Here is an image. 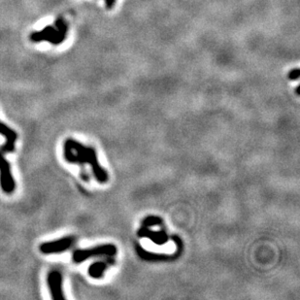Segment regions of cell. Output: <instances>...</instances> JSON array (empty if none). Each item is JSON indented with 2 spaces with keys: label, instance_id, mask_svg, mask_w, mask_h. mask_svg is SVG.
Returning a JSON list of instances; mask_svg holds the SVG:
<instances>
[{
  "label": "cell",
  "instance_id": "obj_4",
  "mask_svg": "<svg viewBox=\"0 0 300 300\" xmlns=\"http://www.w3.org/2000/svg\"><path fill=\"white\" fill-rule=\"evenodd\" d=\"M75 238L73 236H65L54 241H49L42 243L39 250L44 255H56L61 254L69 250L74 244Z\"/></svg>",
  "mask_w": 300,
  "mask_h": 300
},
{
  "label": "cell",
  "instance_id": "obj_10",
  "mask_svg": "<svg viewBox=\"0 0 300 300\" xmlns=\"http://www.w3.org/2000/svg\"><path fill=\"white\" fill-rule=\"evenodd\" d=\"M115 2H116V0H105L106 6H107L108 8H112V7L115 5Z\"/></svg>",
  "mask_w": 300,
  "mask_h": 300
},
{
  "label": "cell",
  "instance_id": "obj_5",
  "mask_svg": "<svg viewBox=\"0 0 300 300\" xmlns=\"http://www.w3.org/2000/svg\"><path fill=\"white\" fill-rule=\"evenodd\" d=\"M115 252V248L111 245L97 246L92 249H85V250H76L73 253L72 259L76 263H80L85 261L86 259L112 255Z\"/></svg>",
  "mask_w": 300,
  "mask_h": 300
},
{
  "label": "cell",
  "instance_id": "obj_3",
  "mask_svg": "<svg viewBox=\"0 0 300 300\" xmlns=\"http://www.w3.org/2000/svg\"><path fill=\"white\" fill-rule=\"evenodd\" d=\"M0 188L6 194H12L16 190V182L11 172V166L2 153H0Z\"/></svg>",
  "mask_w": 300,
  "mask_h": 300
},
{
  "label": "cell",
  "instance_id": "obj_9",
  "mask_svg": "<svg viewBox=\"0 0 300 300\" xmlns=\"http://www.w3.org/2000/svg\"><path fill=\"white\" fill-rule=\"evenodd\" d=\"M288 77H289L290 80H297L299 78V69H292L289 72V76Z\"/></svg>",
  "mask_w": 300,
  "mask_h": 300
},
{
  "label": "cell",
  "instance_id": "obj_6",
  "mask_svg": "<svg viewBox=\"0 0 300 300\" xmlns=\"http://www.w3.org/2000/svg\"><path fill=\"white\" fill-rule=\"evenodd\" d=\"M47 284L53 299H65L62 290V275L59 271L52 270L49 273L47 277Z\"/></svg>",
  "mask_w": 300,
  "mask_h": 300
},
{
  "label": "cell",
  "instance_id": "obj_2",
  "mask_svg": "<svg viewBox=\"0 0 300 300\" xmlns=\"http://www.w3.org/2000/svg\"><path fill=\"white\" fill-rule=\"evenodd\" d=\"M68 33V25L61 17L57 18L55 26H47L39 31L30 34V40L33 42L47 41L52 45L58 46L65 40Z\"/></svg>",
  "mask_w": 300,
  "mask_h": 300
},
{
  "label": "cell",
  "instance_id": "obj_1",
  "mask_svg": "<svg viewBox=\"0 0 300 300\" xmlns=\"http://www.w3.org/2000/svg\"><path fill=\"white\" fill-rule=\"evenodd\" d=\"M63 156L65 161L69 164H90L93 168L94 174L99 182L107 181V173L102 169L98 164L96 151L93 148H88L80 142L67 139L63 145Z\"/></svg>",
  "mask_w": 300,
  "mask_h": 300
},
{
  "label": "cell",
  "instance_id": "obj_8",
  "mask_svg": "<svg viewBox=\"0 0 300 300\" xmlns=\"http://www.w3.org/2000/svg\"><path fill=\"white\" fill-rule=\"evenodd\" d=\"M106 268V264L104 262H96L92 266H90L89 273L94 278H100Z\"/></svg>",
  "mask_w": 300,
  "mask_h": 300
},
{
  "label": "cell",
  "instance_id": "obj_7",
  "mask_svg": "<svg viewBox=\"0 0 300 300\" xmlns=\"http://www.w3.org/2000/svg\"><path fill=\"white\" fill-rule=\"evenodd\" d=\"M0 134L6 139L5 143L0 147V153L4 155L13 153L16 148V141L18 139L17 132L7 124L0 121Z\"/></svg>",
  "mask_w": 300,
  "mask_h": 300
}]
</instances>
